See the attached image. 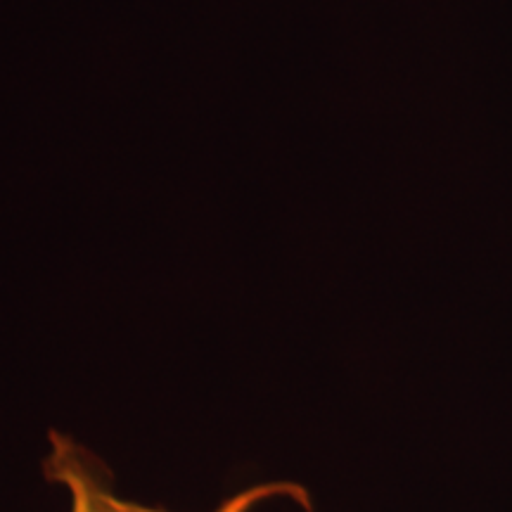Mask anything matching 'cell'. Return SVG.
<instances>
[{
  "label": "cell",
  "instance_id": "obj_1",
  "mask_svg": "<svg viewBox=\"0 0 512 512\" xmlns=\"http://www.w3.org/2000/svg\"><path fill=\"white\" fill-rule=\"evenodd\" d=\"M43 470H46L50 482L67 491L69 512H166L119 498L107 486V479L102 477L95 460L74 439L64 437V434H50V451L46 463H43ZM275 496L304 498L302 491L294 484H261L228 498L214 512H249L254 505Z\"/></svg>",
  "mask_w": 512,
  "mask_h": 512
}]
</instances>
